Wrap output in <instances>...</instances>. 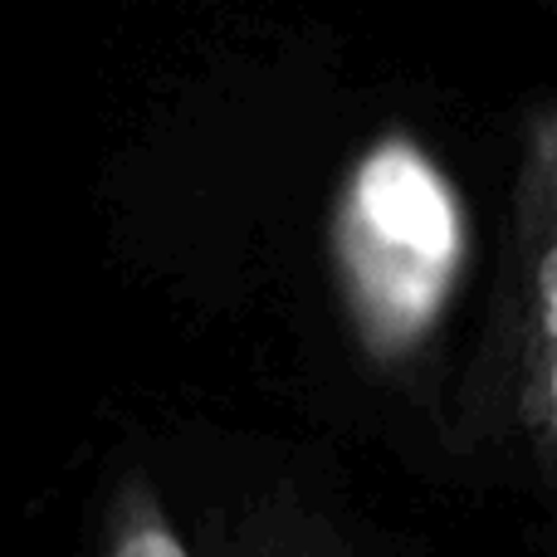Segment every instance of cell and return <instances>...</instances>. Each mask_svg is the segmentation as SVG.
<instances>
[{
	"label": "cell",
	"instance_id": "6da1fadb",
	"mask_svg": "<svg viewBox=\"0 0 557 557\" xmlns=\"http://www.w3.org/2000/svg\"><path fill=\"white\" fill-rule=\"evenodd\" d=\"M327 255L362 352L386 367L406 362L435 333L465 274L460 191L416 137H382L337 191Z\"/></svg>",
	"mask_w": 557,
	"mask_h": 557
},
{
	"label": "cell",
	"instance_id": "7a4b0ae2",
	"mask_svg": "<svg viewBox=\"0 0 557 557\" xmlns=\"http://www.w3.org/2000/svg\"><path fill=\"white\" fill-rule=\"evenodd\" d=\"M513 196V274L494 352L513 425L548 470L557 431V127L548 113L533 123Z\"/></svg>",
	"mask_w": 557,
	"mask_h": 557
},
{
	"label": "cell",
	"instance_id": "3957f363",
	"mask_svg": "<svg viewBox=\"0 0 557 557\" xmlns=\"http://www.w3.org/2000/svg\"><path fill=\"white\" fill-rule=\"evenodd\" d=\"M103 557H191L176 539L172 519L143 480H127L108 513V553Z\"/></svg>",
	"mask_w": 557,
	"mask_h": 557
}]
</instances>
